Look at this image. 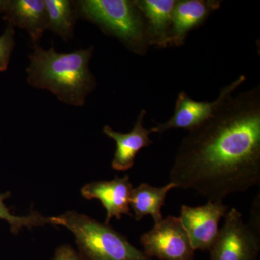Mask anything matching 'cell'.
Segmentation results:
<instances>
[{
    "mask_svg": "<svg viewBox=\"0 0 260 260\" xmlns=\"http://www.w3.org/2000/svg\"><path fill=\"white\" fill-rule=\"evenodd\" d=\"M177 188L223 200L260 183V85L230 96L181 141L169 174Z\"/></svg>",
    "mask_w": 260,
    "mask_h": 260,
    "instance_id": "cell-1",
    "label": "cell"
},
{
    "mask_svg": "<svg viewBox=\"0 0 260 260\" xmlns=\"http://www.w3.org/2000/svg\"><path fill=\"white\" fill-rule=\"evenodd\" d=\"M93 49L90 47L58 53L54 46L45 50L34 44L26 70L28 83L35 88L49 90L61 102L83 107L96 86V80L89 68Z\"/></svg>",
    "mask_w": 260,
    "mask_h": 260,
    "instance_id": "cell-2",
    "label": "cell"
},
{
    "mask_svg": "<svg viewBox=\"0 0 260 260\" xmlns=\"http://www.w3.org/2000/svg\"><path fill=\"white\" fill-rule=\"evenodd\" d=\"M51 224L66 227L74 234L81 260H153L109 224L83 214L67 212L51 217Z\"/></svg>",
    "mask_w": 260,
    "mask_h": 260,
    "instance_id": "cell-3",
    "label": "cell"
},
{
    "mask_svg": "<svg viewBox=\"0 0 260 260\" xmlns=\"http://www.w3.org/2000/svg\"><path fill=\"white\" fill-rule=\"evenodd\" d=\"M75 3L78 17L119 39L134 54H146L150 47L146 25L134 0H80Z\"/></svg>",
    "mask_w": 260,
    "mask_h": 260,
    "instance_id": "cell-4",
    "label": "cell"
},
{
    "mask_svg": "<svg viewBox=\"0 0 260 260\" xmlns=\"http://www.w3.org/2000/svg\"><path fill=\"white\" fill-rule=\"evenodd\" d=\"M210 260H256L260 251V236L237 208H229L223 227L210 249Z\"/></svg>",
    "mask_w": 260,
    "mask_h": 260,
    "instance_id": "cell-5",
    "label": "cell"
},
{
    "mask_svg": "<svg viewBox=\"0 0 260 260\" xmlns=\"http://www.w3.org/2000/svg\"><path fill=\"white\" fill-rule=\"evenodd\" d=\"M246 80L245 75H241L237 79L223 87L218 98L212 102L194 100L185 92L181 91L176 100L172 117L166 122L157 124L150 129V132L151 133H164L173 129H184L189 132L198 127L212 117Z\"/></svg>",
    "mask_w": 260,
    "mask_h": 260,
    "instance_id": "cell-6",
    "label": "cell"
},
{
    "mask_svg": "<svg viewBox=\"0 0 260 260\" xmlns=\"http://www.w3.org/2000/svg\"><path fill=\"white\" fill-rule=\"evenodd\" d=\"M143 251L160 260H194V249L179 217L167 216L140 237Z\"/></svg>",
    "mask_w": 260,
    "mask_h": 260,
    "instance_id": "cell-7",
    "label": "cell"
},
{
    "mask_svg": "<svg viewBox=\"0 0 260 260\" xmlns=\"http://www.w3.org/2000/svg\"><path fill=\"white\" fill-rule=\"evenodd\" d=\"M223 200H208L198 207L181 205V223L194 251H209L220 231L219 223L229 211Z\"/></svg>",
    "mask_w": 260,
    "mask_h": 260,
    "instance_id": "cell-8",
    "label": "cell"
},
{
    "mask_svg": "<svg viewBox=\"0 0 260 260\" xmlns=\"http://www.w3.org/2000/svg\"><path fill=\"white\" fill-rule=\"evenodd\" d=\"M219 0H177L172 11L168 47H181L188 34L199 28L221 6Z\"/></svg>",
    "mask_w": 260,
    "mask_h": 260,
    "instance_id": "cell-9",
    "label": "cell"
},
{
    "mask_svg": "<svg viewBox=\"0 0 260 260\" xmlns=\"http://www.w3.org/2000/svg\"><path fill=\"white\" fill-rule=\"evenodd\" d=\"M133 186L128 175L116 177L112 181H95L83 186L81 192L88 200L98 199L107 210L106 224L112 218L119 220L121 215L133 216L130 213L129 198Z\"/></svg>",
    "mask_w": 260,
    "mask_h": 260,
    "instance_id": "cell-10",
    "label": "cell"
},
{
    "mask_svg": "<svg viewBox=\"0 0 260 260\" xmlns=\"http://www.w3.org/2000/svg\"><path fill=\"white\" fill-rule=\"evenodd\" d=\"M146 114L145 109L140 112L134 127L128 133L114 131L108 125L104 126L103 133L116 143V151L112 162V167L115 170H129L134 165L135 158L140 150L153 143V140L150 138V129H145L143 126Z\"/></svg>",
    "mask_w": 260,
    "mask_h": 260,
    "instance_id": "cell-11",
    "label": "cell"
},
{
    "mask_svg": "<svg viewBox=\"0 0 260 260\" xmlns=\"http://www.w3.org/2000/svg\"><path fill=\"white\" fill-rule=\"evenodd\" d=\"M3 18L10 26L26 30L34 44H38L48 29L44 0H9Z\"/></svg>",
    "mask_w": 260,
    "mask_h": 260,
    "instance_id": "cell-12",
    "label": "cell"
},
{
    "mask_svg": "<svg viewBox=\"0 0 260 260\" xmlns=\"http://www.w3.org/2000/svg\"><path fill=\"white\" fill-rule=\"evenodd\" d=\"M144 18L149 45L168 47L176 0H134Z\"/></svg>",
    "mask_w": 260,
    "mask_h": 260,
    "instance_id": "cell-13",
    "label": "cell"
},
{
    "mask_svg": "<svg viewBox=\"0 0 260 260\" xmlns=\"http://www.w3.org/2000/svg\"><path fill=\"white\" fill-rule=\"evenodd\" d=\"M175 188L177 186L172 182L161 187L143 183L133 188L130 194L129 206L133 210L135 220L139 221L146 215H151L154 223L160 221L164 218L161 208L168 193Z\"/></svg>",
    "mask_w": 260,
    "mask_h": 260,
    "instance_id": "cell-14",
    "label": "cell"
},
{
    "mask_svg": "<svg viewBox=\"0 0 260 260\" xmlns=\"http://www.w3.org/2000/svg\"><path fill=\"white\" fill-rule=\"evenodd\" d=\"M48 14V29L58 34L64 42L73 39L78 12L75 2L44 0Z\"/></svg>",
    "mask_w": 260,
    "mask_h": 260,
    "instance_id": "cell-15",
    "label": "cell"
},
{
    "mask_svg": "<svg viewBox=\"0 0 260 260\" xmlns=\"http://www.w3.org/2000/svg\"><path fill=\"white\" fill-rule=\"evenodd\" d=\"M10 193L0 194V220H5L10 225V230L14 234H18L23 227L32 229L35 226H43L51 224V217L42 216L37 212L32 211L27 216H15L10 213V210L5 205L4 200L9 198Z\"/></svg>",
    "mask_w": 260,
    "mask_h": 260,
    "instance_id": "cell-16",
    "label": "cell"
},
{
    "mask_svg": "<svg viewBox=\"0 0 260 260\" xmlns=\"http://www.w3.org/2000/svg\"><path fill=\"white\" fill-rule=\"evenodd\" d=\"M15 34L14 28L8 25L4 34L0 36V72L8 69L15 47Z\"/></svg>",
    "mask_w": 260,
    "mask_h": 260,
    "instance_id": "cell-17",
    "label": "cell"
},
{
    "mask_svg": "<svg viewBox=\"0 0 260 260\" xmlns=\"http://www.w3.org/2000/svg\"><path fill=\"white\" fill-rule=\"evenodd\" d=\"M260 200L259 195L256 197L252 204L250 221L248 223L256 234L260 236Z\"/></svg>",
    "mask_w": 260,
    "mask_h": 260,
    "instance_id": "cell-18",
    "label": "cell"
},
{
    "mask_svg": "<svg viewBox=\"0 0 260 260\" xmlns=\"http://www.w3.org/2000/svg\"><path fill=\"white\" fill-rule=\"evenodd\" d=\"M51 260H81L79 254L69 245H63L57 248L54 257Z\"/></svg>",
    "mask_w": 260,
    "mask_h": 260,
    "instance_id": "cell-19",
    "label": "cell"
},
{
    "mask_svg": "<svg viewBox=\"0 0 260 260\" xmlns=\"http://www.w3.org/2000/svg\"><path fill=\"white\" fill-rule=\"evenodd\" d=\"M9 0H0V13H5L8 8Z\"/></svg>",
    "mask_w": 260,
    "mask_h": 260,
    "instance_id": "cell-20",
    "label": "cell"
}]
</instances>
